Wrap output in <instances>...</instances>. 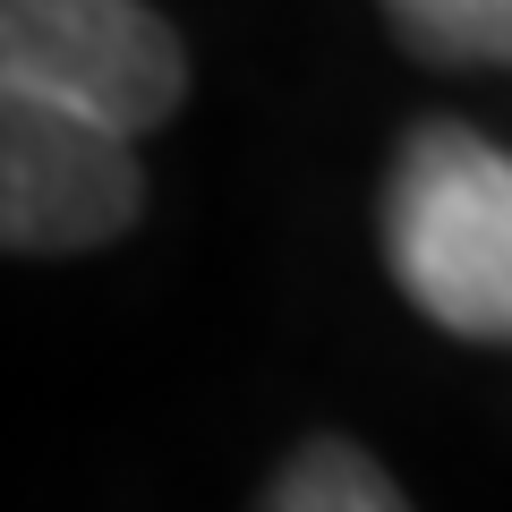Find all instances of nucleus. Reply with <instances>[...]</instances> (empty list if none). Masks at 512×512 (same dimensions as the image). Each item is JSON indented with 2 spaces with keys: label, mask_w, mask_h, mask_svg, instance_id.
<instances>
[{
  "label": "nucleus",
  "mask_w": 512,
  "mask_h": 512,
  "mask_svg": "<svg viewBox=\"0 0 512 512\" xmlns=\"http://www.w3.org/2000/svg\"><path fill=\"white\" fill-rule=\"evenodd\" d=\"M146 171L137 146L52 103L0 94V256H94L137 231Z\"/></svg>",
  "instance_id": "7ed1b4c3"
},
{
  "label": "nucleus",
  "mask_w": 512,
  "mask_h": 512,
  "mask_svg": "<svg viewBox=\"0 0 512 512\" xmlns=\"http://www.w3.org/2000/svg\"><path fill=\"white\" fill-rule=\"evenodd\" d=\"M0 94L137 146L188 103V43L146 0H0Z\"/></svg>",
  "instance_id": "f03ea898"
},
{
  "label": "nucleus",
  "mask_w": 512,
  "mask_h": 512,
  "mask_svg": "<svg viewBox=\"0 0 512 512\" xmlns=\"http://www.w3.org/2000/svg\"><path fill=\"white\" fill-rule=\"evenodd\" d=\"M248 512H410V495L393 487V470H384L367 444L308 436L274 478H265V495H256Z\"/></svg>",
  "instance_id": "20e7f679"
},
{
  "label": "nucleus",
  "mask_w": 512,
  "mask_h": 512,
  "mask_svg": "<svg viewBox=\"0 0 512 512\" xmlns=\"http://www.w3.org/2000/svg\"><path fill=\"white\" fill-rule=\"evenodd\" d=\"M384 26L427 69H504L512 60V0H376Z\"/></svg>",
  "instance_id": "39448f33"
},
{
  "label": "nucleus",
  "mask_w": 512,
  "mask_h": 512,
  "mask_svg": "<svg viewBox=\"0 0 512 512\" xmlns=\"http://www.w3.org/2000/svg\"><path fill=\"white\" fill-rule=\"evenodd\" d=\"M384 274L453 342H512V154L470 120L402 128L384 171Z\"/></svg>",
  "instance_id": "f257e3e1"
}]
</instances>
